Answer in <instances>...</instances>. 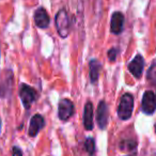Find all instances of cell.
Wrapping results in <instances>:
<instances>
[{
	"label": "cell",
	"instance_id": "12",
	"mask_svg": "<svg viewBox=\"0 0 156 156\" xmlns=\"http://www.w3.org/2000/svg\"><path fill=\"white\" fill-rule=\"evenodd\" d=\"M89 67H90V80H91L92 83H96L98 80V76H100L102 65H101V63L96 59H92L89 62Z\"/></svg>",
	"mask_w": 156,
	"mask_h": 156
},
{
	"label": "cell",
	"instance_id": "16",
	"mask_svg": "<svg viewBox=\"0 0 156 156\" xmlns=\"http://www.w3.org/2000/svg\"><path fill=\"white\" fill-rule=\"evenodd\" d=\"M118 49L117 48H111V49L108 50V58L109 60L111 61V62H113V61H115V59H117V56H118Z\"/></svg>",
	"mask_w": 156,
	"mask_h": 156
},
{
	"label": "cell",
	"instance_id": "5",
	"mask_svg": "<svg viewBox=\"0 0 156 156\" xmlns=\"http://www.w3.org/2000/svg\"><path fill=\"white\" fill-rule=\"evenodd\" d=\"M74 113V104L69 98H63L58 106V115L59 119L62 121H66L73 115Z\"/></svg>",
	"mask_w": 156,
	"mask_h": 156
},
{
	"label": "cell",
	"instance_id": "4",
	"mask_svg": "<svg viewBox=\"0 0 156 156\" xmlns=\"http://www.w3.org/2000/svg\"><path fill=\"white\" fill-rule=\"evenodd\" d=\"M141 109L147 115H153L156 110V98L153 91H145L142 96Z\"/></svg>",
	"mask_w": 156,
	"mask_h": 156
},
{
	"label": "cell",
	"instance_id": "10",
	"mask_svg": "<svg viewBox=\"0 0 156 156\" xmlns=\"http://www.w3.org/2000/svg\"><path fill=\"white\" fill-rule=\"evenodd\" d=\"M34 22L39 28H47L50 23L49 16L44 8H39L34 12Z\"/></svg>",
	"mask_w": 156,
	"mask_h": 156
},
{
	"label": "cell",
	"instance_id": "19",
	"mask_svg": "<svg viewBox=\"0 0 156 156\" xmlns=\"http://www.w3.org/2000/svg\"><path fill=\"white\" fill-rule=\"evenodd\" d=\"M154 129H155V133H156V124H155V126H154Z\"/></svg>",
	"mask_w": 156,
	"mask_h": 156
},
{
	"label": "cell",
	"instance_id": "7",
	"mask_svg": "<svg viewBox=\"0 0 156 156\" xmlns=\"http://www.w3.org/2000/svg\"><path fill=\"white\" fill-rule=\"evenodd\" d=\"M143 67H144V60L141 55H137L128 64V71L133 74L135 78H140L142 75Z\"/></svg>",
	"mask_w": 156,
	"mask_h": 156
},
{
	"label": "cell",
	"instance_id": "8",
	"mask_svg": "<svg viewBox=\"0 0 156 156\" xmlns=\"http://www.w3.org/2000/svg\"><path fill=\"white\" fill-rule=\"evenodd\" d=\"M45 125V120L41 115H34L30 120L28 134L30 137H35Z\"/></svg>",
	"mask_w": 156,
	"mask_h": 156
},
{
	"label": "cell",
	"instance_id": "15",
	"mask_svg": "<svg viewBox=\"0 0 156 156\" xmlns=\"http://www.w3.org/2000/svg\"><path fill=\"white\" fill-rule=\"evenodd\" d=\"M85 149L89 153L90 156H92L95 152V142L93 138H87L85 142Z\"/></svg>",
	"mask_w": 156,
	"mask_h": 156
},
{
	"label": "cell",
	"instance_id": "3",
	"mask_svg": "<svg viewBox=\"0 0 156 156\" xmlns=\"http://www.w3.org/2000/svg\"><path fill=\"white\" fill-rule=\"evenodd\" d=\"M20 98L25 108L29 109L32 106L33 103L37 100L39 95H37V92L34 88H32L29 85H26V83H22L20 89Z\"/></svg>",
	"mask_w": 156,
	"mask_h": 156
},
{
	"label": "cell",
	"instance_id": "11",
	"mask_svg": "<svg viewBox=\"0 0 156 156\" xmlns=\"http://www.w3.org/2000/svg\"><path fill=\"white\" fill-rule=\"evenodd\" d=\"M93 125V104L91 102H87L83 111V126L87 130H91Z\"/></svg>",
	"mask_w": 156,
	"mask_h": 156
},
{
	"label": "cell",
	"instance_id": "1",
	"mask_svg": "<svg viewBox=\"0 0 156 156\" xmlns=\"http://www.w3.org/2000/svg\"><path fill=\"white\" fill-rule=\"evenodd\" d=\"M133 110H134V98L130 93H124L121 96L119 107H118V117L121 120L126 121L130 119Z\"/></svg>",
	"mask_w": 156,
	"mask_h": 156
},
{
	"label": "cell",
	"instance_id": "17",
	"mask_svg": "<svg viewBox=\"0 0 156 156\" xmlns=\"http://www.w3.org/2000/svg\"><path fill=\"white\" fill-rule=\"evenodd\" d=\"M12 156H23L22 150H20L18 147H14L13 151H12Z\"/></svg>",
	"mask_w": 156,
	"mask_h": 156
},
{
	"label": "cell",
	"instance_id": "14",
	"mask_svg": "<svg viewBox=\"0 0 156 156\" xmlns=\"http://www.w3.org/2000/svg\"><path fill=\"white\" fill-rule=\"evenodd\" d=\"M147 80L153 86H156V62L153 63L147 71Z\"/></svg>",
	"mask_w": 156,
	"mask_h": 156
},
{
	"label": "cell",
	"instance_id": "9",
	"mask_svg": "<svg viewBox=\"0 0 156 156\" xmlns=\"http://www.w3.org/2000/svg\"><path fill=\"white\" fill-rule=\"evenodd\" d=\"M124 26V15L121 12H115L111 16L110 31L113 34H120L123 31Z\"/></svg>",
	"mask_w": 156,
	"mask_h": 156
},
{
	"label": "cell",
	"instance_id": "6",
	"mask_svg": "<svg viewBox=\"0 0 156 156\" xmlns=\"http://www.w3.org/2000/svg\"><path fill=\"white\" fill-rule=\"evenodd\" d=\"M96 121L101 129L106 128L108 123V107L105 101H101L98 103V109H96Z\"/></svg>",
	"mask_w": 156,
	"mask_h": 156
},
{
	"label": "cell",
	"instance_id": "18",
	"mask_svg": "<svg viewBox=\"0 0 156 156\" xmlns=\"http://www.w3.org/2000/svg\"><path fill=\"white\" fill-rule=\"evenodd\" d=\"M0 130H1V120H0Z\"/></svg>",
	"mask_w": 156,
	"mask_h": 156
},
{
	"label": "cell",
	"instance_id": "2",
	"mask_svg": "<svg viewBox=\"0 0 156 156\" xmlns=\"http://www.w3.org/2000/svg\"><path fill=\"white\" fill-rule=\"evenodd\" d=\"M55 23H56V29L58 31V34L63 39L66 37L69 34V30H71V22H69V16L66 10L61 9L56 14Z\"/></svg>",
	"mask_w": 156,
	"mask_h": 156
},
{
	"label": "cell",
	"instance_id": "13",
	"mask_svg": "<svg viewBox=\"0 0 156 156\" xmlns=\"http://www.w3.org/2000/svg\"><path fill=\"white\" fill-rule=\"evenodd\" d=\"M137 147V142L134 140H123L120 142V149L122 151H133Z\"/></svg>",
	"mask_w": 156,
	"mask_h": 156
},
{
	"label": "cell",
	"instance_id": "20",
	"mask_svg": "<svg viewBox=\"0 0 156 156\" xmlns=\"http://www.w3.org/2000/svg\"><path fill=\"white\" fill-rule=\"evenodd\" d=\"M155 98H156V94H155Z\"/></svg>",
	"mask_w": 156,
	"mask_h": 156
}]
</instances>
